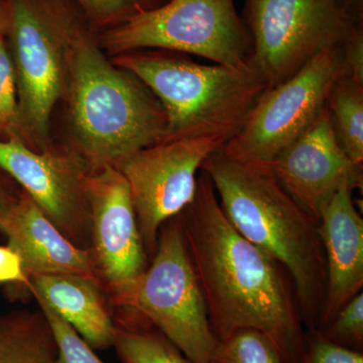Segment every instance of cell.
Returning a JSON list of instances; mask_svg holds the SVG:
<instances>
[{"mask_svg":"<svg viewBox=\"0 0 363 363\" xmlns=\"http://www.w3.org/2000/svg\"><path fill=\"white\" fill-rule=\"evenodd\" d=\"M180 217L218 341L252 329L269 337L283 363H303L307 332L290 274L234 228L202 169L194 199Z\"/></svg>","mask_w":363,"mask_h":363,"instance_id":"1","label":"cell"},{"mask_svg":"<svg viewBox=\"0 0 363 363\" xmlns=\"http://www.w3.org/2000/svg\"><path fill=\"white\" fill-rule=\"evenodd\" d=\"M201 169L234 228L290 274L303 323L307 331H316L327 281L319 224L266 164L231 159L220 149Z\"/></svg>","mask_w":363,"mask_h":363,"instance_id":"2","label":"cell"},{"mask_svg":"<svg viewBox=\"0 0 363 363\" xmlns=\"http://www.w3.org/2000/svg\"><path fill=\"white\" fill-rule=\"evenodd\" d=\"M67 96L77 152L91 168L166 140L167 117L152 91L107 61L82 23L72 39Z\"/></svg>","mask_w":363,"mask_h":363,"instance_id":"3","label":"cell"},{"mask_svg":"<svg viewBox=\"0 0 363 363\" xmlns=\"http://www.w3.org/2000/svg\"><path fill=\"white\" fill-rule=\"evenodd\" d=\"M114 65L130 72L161 104L166 140L215 138L224 145L238 135L267 86L252 68L201 65L183 54L140 50L118 55Z\"/></svg>","mask_w":363,"mask_h":363,"instance_id":"4","label":"cell"},{"mask_svg":"<svg viewBox=\"0 0 363 363\" xmlns=\"http://www.w3.org/2000/svg\"><path fill=\"white\" fill-rule=\"evenodd\" d=\"M18 91L21 140L47 143L55 105L67 93L69 54L80 20L67 0H6L0 4Z\"/></svg>","mask_w":363,"mask_h":363,"instance_id":"5","label":"cell"},{"mask_svg":"<svg viewBox=\"0 0 363 363\" xmlns=\"http://www.w3.org/2000/svg\"><path fill=\"white\" fill-rule=\"evenodd\" d=\"M101 44L111 54L140 50L195 55L231 68H250L252 42L234 0H168L106 28Z\"/></svg>","mask_w":363,"mask_h":363,"instance_id":"6","label":"cell"},{"mask_svg":"<svg viewBox=\"0 0 363 363\" xmlns=\"http://www.w3.org/2000/svg\"><path fill=\"white\" fill-rule=\"evenodd\" d=\"M147 320L195 363H210L218 339L186 245L180 214L162 226L156 252L123 309Z\"/></svg>","mask_w":363,"mask_h":363,"instance_id":"7","label":"cell"},{"mask_svg":"<svg viewBox=\"0 0 363 363\" xmlns=\"http://www.w3.org/2000/svg\"><path fill=\"white\" fill-rule=\"evenodd\" d=\"M250 66L267 88L295 75L355 25L337 0H247Z\"/></svg>","mask_w":363,"mask_h":363,"instance_id":"8","label":"cell"},{"mask_svg":"<svg viewBox=\"0 0 363 363\" xmlns=\"http://www.w3.org/2000/svg\"><path fill=\"white\" fill-rule=\"evenodd\" d=\"M341 45L324 50L292 77L264 90L238 135L222 147L224 154L267 166L302 135L325 111L332 88L344 75Z\"/></svg>","mask_w":363,"mask_h":363,"instance_id":"9","label":"cell"},{"mask_svg":"<svg viewBox=\"0 0 363 363\" xmlns=\"http://www.w3.org/2000/svg\"><path fill=\"white\" fill-rule=\"evenodd\" d=\"M223 147L215 138H177L138 150L114 166L128 182L150 260L162 226L194 199L203 162Z\"/></svg>","mask_w":363,"mask_h":363,"instance_id":"10","label":"cell"},{"mask_svg":"<svg viewBox=\"0 0 363 363\" xmlns=\"http://www.w3.org/2000/svg\"><path fill=\"white\" fill-rule=\"evenodd\" d=\"M91 214L89 252L112 307L123 309L150 259L128 182L112 166L91 168L85 183Z\"/></svg>","mask_w":363,"mask_h":363,"instance_id":"11","label":"cell"},{"mask_svg":"<svg viewBox=\"0 0 363 363\" xmlns=\"http://www.w3.org/2000/svg\"><path fill=\"white\" fill-rule=\"evenodd\" d=\"M0 169L11 177L68 238L89 250L86 178L91 166L75 150H37L20 138L0 140Z\"/></svg>","mask_w":363,"mask_h":363,"instance_id":"12","label":"cell"},{"mask_svg":"<svg viewBox=\"0 0 363 363\" xmlns=\"http://www.w3.org/2000/svg\"><path fill=\"white\" fill-rule=\"evenodd\" d=\"M267 166L318 224L341 188L362 187L363 164L351 161L338 145L327 108Z\"/></svg>","mask_w":363,"mask_h":363,"instance_id":"13","label":"cell"},{"mask_svg":"<svg viewBox=\"0 0 363 363\" xmlns=\"http://www.w3.org/2000/svg\"><path fill=\"white\" fill-rule=\"evenodd\" d=\"M343 187L322 212L319 233L326 259V292L316 331L330 324L348 302L362 292L363 219Z\"/></svg>","mask_w":363,"mask_h":363,"instance_id":"14","label":"cell"},{"mask_svg":"<svg viewBox=\"0 0 363 363\" xmlns=\"http://www.w3.org/2000/svg\"><path fill=\"white\" fill-rule=\"evenodd\" d=\"M0 233L20 255L28 278L75 274L94 279L100 285L89 250L71 242L23 190L0 226Z\"/></svg>","mask_w":363,"mask_h":363,"instance_id":"15","label":"cell"},{"mask_svg":"<svg viewBox=\"0 0 363 363\" xmlns=\"http://www.w3.org/2000/svg\"><path fill=\"white\" fill-rule=\"evenodd\" d=\"M30 295L39 296L65 319L94 350L113 345L116 319L102 286L75 274H48L30 279Z\"/></svg>","mask_w":363,"mask_h":363,"instance_id":"16","label":"cell"},{"mask_svg":"<svg viewBox=\"0 0 363 363\" xmlns=\"http://www.w3.org/2000/svg\"><path fill=\"white\" fill-rule=\"evenodd\" d=\"M0 363H59V348L44 313L0 314Z\"/></svg>","mask_w":363,"mask_h":363,"instance_id":"17","label":"cell"},{"mask_svg":"<svg viewBox=\"0 0 363 363\" xmlns=\"http://www.w3.org/2000/svg\"><path fill=\"white\" fill-rule=\"evenodd\" d=\"M116 319L113 345L121 363H195L161 331L128 310Z\"/></svg>","mask_w":363,"mask_h":363,"instance_id":"18","label":"cell"},{"mask_svg":"<svg viewBox=\"0 0 363 363\" xmlns=\"http://www.w3.org/2000/svg\"><path fill=\"white\" fill-rule=\"evenodd\" d=\"M334 136L343 152L363 164V84L341 76L326 104Z\"/></svg>","mask_w":363,"mask_h":363,"instance_id":"19","label":"cell"},{"mask_svg":"<svg viewBox=\"0 0 363 363\" xmlns=\"http://www.w3.org/2000/svg\"><path fill=\"white\" fill-rule=\"evenodd\" d=\"M210 363H283V360L267 336L245 329L218 341Z\"/></svg>","mask_w":363,"mask_h":363,"instance_id":"20","label":"cell"},{"mask_svg":"<svg viewBox=\"0 0 363 363\" xmlns=\"http://www.w3.org/2000/svg\"><path fill=\"white\" fill-rule=\"evenodd\" d=\"M21 136L16 74L0 9V140Z\"/></svg>","mask_w":363,"mask_h":363,"instance_id":"21","label":"cell"},{"mask_svg":"<svg viewBox=\"0 0 363 363\" xmlns=\"http://www.w3.org/2000/svg\"><path fill=\"white\" fill-rule=\"evenodd\" d=\"M51 324L59 348V363H104L77 331L37 295H32Z\"/></svg>","mask_w":363,"mask_h":363,"instance_id":"22","label":"cell"},{"mask_svg":"<svg viewBox=\"0 0 363 363\" xmlns=\"http://www.w3.org/2000/svg\"><path fill=\"white\" fill-rule=\"evenodd\" d=\"M325 339L347 350L363 351V293L341 308L330 324L318 331Z\"/></svg>","mask_w":363,"mask_h":363,"instance_id":"23","label":"cell"},{"mask_svg":"<svg viewBox=\"0 0 363 363\" xmlns=\"http://www.w3.org/2000/svg\"><path fill=\"white\" fill-rule=\"evenodd\" d=\"M86 18L95 26L108 28L130 14L149 9L145 0H75ZM105 28V30H106Z\"/></svg>","mask_w":363,"mask_h":363,"instance_id":"24","label":"cell"},{"mask_svg":"<svg viewBox=\"0 0 363 363\" xmlns=\"http://www.w3.org/2000/svg\"><path fill=\"white\" fill-rule=\"evenodd\" d=\"M303 363H363V352L332 343L318 331H307Z\"/></svg>","mask_w":363,"mask_h":363,"instance_id":"25","label":"cell"},{"mask_svg":"<svg viewBox=\"0 0 363 363\" xmlns=\"http://www.w3.org/2000/svg\"><path fill=\"white\" fill-rule=\"evenodd\" d=\"M344 76L363 84V25L354 26L341 45Z\"/></svg>","mask_w":363,"mask_h":363,"instance_id":"26","label":"cell"},{"mask_svg":"<svg viewBox=\"0 0 363 363\" xmlns=\"http://www.w3.org/2000/svg\"><path fill=\"white\" fill-rule=\"evenodd\" d=\"M0 284L14 285L28 293L32 285L23 269L20 255L9 245H0Z\"/></svg>","mask_w":363,"mask_h":363,"instance_id":"27","label":"cell"},{"mask_svg":"<svg viewBox=\"0 0 363 363\" xmlns=\"http://www.w3.org/2000/svg\"><path fill=\"white\" fill-rule=\"evenodd\" d=\"M11 179L9 176L0 175V226L6 221L21 194V189L14 187Z\"/></svg>","mask_w":363,"mask_h":363,"instance_id":"28","label":"cell"},{"mask_svg":"<svg viewBox=\"0 0 363 363\" xmlns=\"http://www.w3.org/2000/svg\"><path fill=\"white\" fill-rule=\"evenodd\" d=\"M355 25H363V0H337Z\"/></svg>","mask_w":363,"mask_h":363,"instance_id":"29","label":"cell"},{"mask_svg":"<svg viewBox=\"0 0 363 363\" xmlns=\"http://www.w3.org/2000/svg\"><path fill=\"white\" fill-rule=\"evenodd\" d=\"M145 1H147V6L150 9V7L161 6V4H164L168 0H145Z\"/></svg>","mask_w":363,"mask_h":363,"instance_id":"30","label":"cell"}]
</instances>
